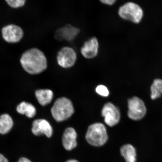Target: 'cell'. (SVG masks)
Wrapping results in <instances>:
<instances>
[{"label":"cell","instance_id":"obj_8","mask_svg":"<svg viewBox=\"0 0 162 162\" xmlns=\"http://www.w3.org/2000/svg\"><path fill=\"white\" fill-rule=\"evenodd\" d=\"M104 117L105 123L108 126H113L117 124L120 118V114L118 108L110 102L106 104L101 112Z\"/></svg>","mask_w":162,"mask_h":162},{"label":"cell","instance_id":"obj_23","mask_svg":"<svg viewBox=\"0 0 162 162\" xmlns=\"http://www.w3.org/2000/svg\"><path fill=\"white\" fill-rule=\"evenodd\" d=\"M66 162H79L77 160L74 159H71L67 160Z\"/></svg>","mask_w":162,"mask_h":162},{"label":"cell","instance_id":"obj_20","mask_svg":"<svg viewBox=\"0 0 162 162\" xmlns=\"http://www.w3.org/2000/svg\"><path fill=\"white\" fill-rule=\"evenodd\" d=\"M115 0H100V2L102 3L109 5L113 4L116 2Z\"/></svg>","mask_w":162,"mask_h":162},{"label":"cell","instance_id":"obj_17","mask_svg":"<svg viewBox=\"0 0 162 162\" xmlns=\"http://www.w3.org/2000/svg\"><path fill=\"white\" fill-rule=\"evenodd\" d=\"M151 98L154 100L162 95V79H155L151 87Z\"/></svg>","mask_w":162,"mask_h":162},{"label":"cell","instance_id":"obj_11","mask_svg":"<svg viewBox=\"0 0 162 162\" xmlns=\"http://www.w3.org/2000/svg\"><path fill=\"white\" fill-rule=\"evenodd\" d=\"M32 131L36 136L44 134L48 138L52 136L53 133L52 127L46 120L39 119L34 120L33 122Z\"/></svg>","mask_w":162,"mask_h":162},{"label":"cell","instance_id":"obj_14","mask_svg":"<svg viewBox=\"0 0 162 162\" xmlns=\"http://www.w3.org/2000/svg\"><path fill=\"white\" fill-rule=\"evenodd\" d=\"M36 97L39 104L42 106H45L51 101L53 97L52 91L48 89H41L35 91Z\"/></svg>","mask_w":162,"mask_h":162},{"label":"cell","instance_id":"obj_12","mask_svg":"<svg viewBox=\"0 0 162 162\" xmlns=\"http://www.w3.org/2000/svg\"><path fill=\"white\" fill-rule=\"evenodd\" d=\"M77 134L72 128H67L64 132L62 137V143L64 148L70 151L76 146Z\"/></svg>","mask_w":162,"mask_h":162},{"label":"cell","instance_id":"obj_3","mask_svg":"<svg viewBox=\"0 0 162 162\" xmlns=\"http://www.w3.org/2000/svg\"><path fill=\"white\" fill-rule=\"evenodd\" d=\"M86 138L88 143L92 146H103L108 139L105 127L100 123H95L91 125L87 129Z\"/></svg>","mask_w":162,"mask_h":162},{"label":"cell","instance_id":"obj_13","mask_svg":"<svg viewBox=\"0 0 162 162\" xmlns=\"http://www.w3.org/2000/svg\"><path fill=\"white\" fill-rule=\"evenodd\" d=\"M120 152L126 162H136V152L135 147L130 144H126L120 148Z\"/></svg>","mask_w":162,"mask_h":162},{"label":"cell","instance_id":"obj_10","mask_svg":"<svg viewBox=\"0 0 162 162\" xmlns=\"http://www.w3.org/2000/svg\"><path fill=\"white\" fill-rule=\"evenodd\" d=\"M99 43L97 39L92 37L85 41L80 49V52L85 58L91 59L98 55L99 50Z\"/></svg>","mask_w":162,"mask_h":162},{"label":"cell","instance_id":"obj_1","mask_svg":"<svg viewBox=\"0 0 162 162\" xmlns=\"http://www.w3.org/2000/svg\"><path fill=\"white\" fill-rule=\"evenodd\" d=\"M20 62L23 69L31 74H39L47 68L46 58L44 53L36 48H30L22 54Z\"/></svg>","mask_w":162,"mask_h":162},{"label":"cell","instance_id":"obj_18","mask_svg":"<svg viewBox=\"0 0 162 162\" xmlns=\"http://www.w3.org/2000/svg\"><path fill=\"white\" fill-rule=\"evenodd\" d=\"M7 4L13 8H17L23 6L25 4L26 0H5Z\"/></svg>","mask_w":162,"mask_h":162},{"label":"cell","instance_id":"obj_4","mask_svg":"<svg viewBox=\"0 0 162 162\" xmlns=\"http://www.w3.org/2000/svg\"><path fill=\"white\" fill-rule=\"evenodd\" d=\"M118 13L122 19L136 23L140 21L143 15L141 8L138 4L132 2L126 3L120 7Z\"/></svg>","mask_w":162,"mask_h":162},{"label":"cell","instance_id":"obj_6","mask_svg":"<svg viewBox=\"0 0 162 162\" xmlns=\"http://www.w3.org/2000/svg\"><path fill=\"white\" fill-rule=\"evenodd\" d=\"M56 58L59 65L63 68H67L74 64L76 60L77 55L72 48L64 46L58 51Z\"/></svg>","mask_w":162,"mask_h":162},{"label":"cell","instance_id":"obj_7","mask_svg":"<svg viewBox=\"0 0 162 162\" xmlns=\"http://www.w3.org/2000/svg\"><path fill=\"white\" fill-rule=\"evenodd\" d=\"M1 32L4 40L10 43L19 42L23 35V31L20 27L12 24L3 27L2 28Z\"/></svg>","mask_w":162,"mask_h":162},{"label":"cell","instance_id":"obj_19","mask_svg":"<svg viewBox=\"0 0 162 162\" xmlns=\"http://www.w3.org/2000/svg\"><path fill=\"white\" fill-rule=\"evenodd\" d=\"M96 91L100 95L106 97L108 95L109 92L107 88L103 85H100L97 87Z\"/></svg>","mask_w":162,"mask_h":162},{"label":"cell","instance_id":"obj_16","mask_svg":"<svg viewBox=\"0 0 162 162\" xmlns=\"http://www.w3.org/2000/svg\"><path fill=\"white\" fill-rule=\"evenodd\" d=\"M13 121L10 116L7 114L1 115L0 117V133L2 134L8 133L13 125Z\"/></svg>","mask_w":162,"mask_h":162},{"label":"cell","instance_id":"obj_15","mask_svg":"<svg viewBox=\"0 0 162 162\" xmlns=\"http://www.w3.org/2000/svg\"><path fill=\"white\" fill-rule=\"evenodd\" d=\"M16 110L19 113L25 114L29 118L34 116L36 113L34 106L30 103L24 101L21 102L18 105Z\"/></svg>","mask_w":162,"mask_h":162},{"label":"cell","instance_id":"obj_22","mask_svg":"<svg viewBox=\"0 0 162 162\" xmlns=\"http://www.w3.org/2000/svg\"><path fill=\"white\" fill-rule=\"evenodd\" d=\"M0 162H8L7 159L1 154H0Z\"/></svg>","mask_w":162,"mask_h":162},{"label":"cell","instance_id":"obj_2","mask_svg":"<svg viewBox=\"0 0 162 162\" xmlns=\"http://www.w3.org/2000/svg\"><path fill=\"white\" fill-rule=\"evenodd\" d=\"M74 112L71 101L65 97L57 99L51 109V112L54 119L57 122H62L70 118Z\"/></svg>","mask_w":162,"mask_h":162},{"label":"cell","instance_id":"obj_9","mask_svg":"<svg viewBox=\"0 0 162 162\" xmlns=\"http://www.w3.org/2000/svg\"><path fill=\"white\" fill-rule=\"evenodd\" d=\"M80 32L79 28L70 24H67L56 31L54 37L58 40H64L70 41L74 40Z\"/></svg>","mask_w":162,"mask_h":162},{"label":"cell","instance_id":"obj_21","mask_svg":"<svg viewBox=\"0 0 162 162\" xmlns=\"http://www.w3.org/2000/svg\"><path fill=\"white\" fill-rule=\"evenodd\" d=\"M17 162H32L29 160L25 157H21L18 160Z\"/></svg>","mask_w":162,"mask_h":162},{"label":"cell","instance_id":"obj_5","mask_svg":"<svg viewBox=\"0 0 162 162\" xmlns=\"http://www.w3.org/2000/svg\"><path fill=\"white\" fill-rule=\"evenodd\" d=\"M128 115L130 119L139 121L145 116L146 109L143 101L139 98L134 96L128 100Z\"/></svg>","mask_w":162,"mask_h":162}]
</instances>
